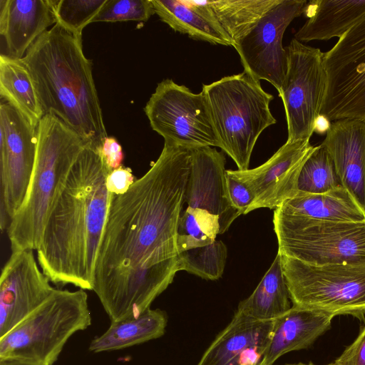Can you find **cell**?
Wrapping results in <instances>:
<instances>
[{
	"label": "cell",
	"mask_w": 365,
	"mask_h": 365,
	"mask_svg": "<svg viewBox=\"0 0 365 365\" xmlns=\"http://www.w3.org/2000/svg\"><path fill=\"white\" fill-rule=\"evenodd\" d=\"M168 317L165 312L148 309L137 317L111 322L108 329L89 345L93 353L123 349L162 336Z\"/></svg>",
	"instance_id": "obj_24"
},
{
	"label": "cell",
	"mask_w": 365,
	"mask_h": 365,
	"mask_svg": "<svg viewBox=\"0 0 365 365\" xmlns=\"http://www.w3.org/2000/svg\"><path fill=\"white\" fill-rule=\"evenodd\" d=\"M334 365H365V324L356 339L333 362Z\"/></svg>",
	"instance_id": "obj_33"
},
{
	"label": "cell",
	"mask_w": 365,
	"mask_h": 365,
	"mask_svg": "<svg viewBox=\"0 0 365 365\" xmlns=\"http://www.w3.org/2000/svg\"><path fill=\"white\" fill-rule=\"evenodd\" d=\"M56 0H0V35L4 55L22 58L31 46L56 24Z\"/></svg>",
	"instance_id": "obj_19"
},
{
	"label": "cell",
	"mask_w": 365,
	"mask_h": 365,
	"mask_svg": "<svg viewBox=\"0 0 365 365\" xmlns=\"http://www.w3.org/2000/svg\"><path fill=\"white\" fill-rule=\"evenodd\" d=\"M314 148L309 140L286 141L269 160L255 168L227 170L254 195L255 200L249 212L262 207L275 210L296 195L299 173Z\"/></svg>",
	"instance_id": "obj_16"
},
{
	"label": "cell",
	"mask_w": 365,
	"mask_h": 365,
	"mask_svg": "<svg viewBox=\"0 0 365 365\" xmlns=\"http://www.w3.org/2000/svg\"><path fill=\"white\" fill-rule=\"evenodd\" d=\"M91 324L85 290L56 289L46 302L0 338V359L53 365L69 338Z\"/></svg>",
	"instance_id": "obj_7"
},
{
	"label": "cell",
	"mask_w": 365,
	"mask_h": 365,
	"mask_svg": "<svg viewBox=\"0 0 365 365\" xmlns=\"http://www.w3.org/2000/svg\"><path fill=\"white\" fill-rule=\"evenodd\" d=\"M226 180L228 193L232 205L241 215L249 212L255 202V196L248 187L226 170Z\"/></svg>",
	"instance_id": "obj_32"
},
{
	"label": "cell",
	"mask_w": 365,
	"mask_h": 365,
	"mask_svg": "<svg viewBox=\"0 0 365 365\" xmlns=\"http://www.w3.org/2000/svg\"><path fill=\"white\" fill-rule=\"evenodd\" d=\"M282 270L281 255L272 264L250 297L240 302L237 310L259 321H273L292 307Z\"/></svg>",
	"instance_id": "obj_26"
},
{
	"label": "cell",
	"mask_w": 365,
	"mask_h": 365,
	"mask_svg": "<svg viewBox=\"0 0 365 365\" xmlns=\"http://www.w3.org/2000/svg\"><path fill=\"white\" fill-rule=\"evenodd\" d=\"M321 145L329 154L342 186L365 210V121H332Z\"/></svg>",
	"instance_id": "obj_18"
},
{
	"label": "cell",
	"mask_w": 365,
	"mask_h": 365,
	"mask_svg": "<svg viewBox=\"0 0 365 365\" xmlns=\"http://www.w3.org/2000/svg\"><path fill=\"white\" fill-rule=\"evenodd\" d=\"M292 306L365 319V263L314 265L281 255Z\"/></svg>",
	"instance_id": "obj_8"
},
{
	"label": "cell",
	"mask_w": 365,
	"mask_h": 365,
	"mask_svg": "<svg viewBox=\"0 0 365 365\" xmlns=\"http://www.w3.org/2000/svg\"><path fill=\"white\" fill-rule=\"evenodd\" d=\"M274 321L256 320L236 310L197 365H259L271 338Z\"/></svg>",
	"instance_id": "obj_17"
},
{
	"label": "cell",
	"mask_w": 365,
	"mask_h": 365,
	"mask_svg": "<svg viewBox=\"0 0 365 365\" xmlns=\"http://www.w3.org/2000/svg\"><path fill=\"white\" fill-rule=\"evenodd\" d=\"M334 317L296 307L274 321L271 338L259 365H272L282 355L309 347L330 329Z\"/></svg>",
	"instance_id": "obj_20"
},
{
	"label": "cell",
	"mask_w": 365,
	"mask_h": 365,
	"mask_svg": "<svg viewBox=\"0 0 365 365\" xmlns=\"http://www.w3.org/2000/svg\"><path fill=\"white\" fill-rule=\"evenodd\" d=\"M279 0L200 1L207 15L233 42L244 38Z\"/></svg>",
	"instance_id": "obj_27"
},
{
	"label": "cell",
	"mask_w": 365,
	"mask_h": 365,
	"mask_svg": "<svg viewBox=\"0 0 365 365\" xmlns=\"http://www.w3.org/2000/svg\"><path fill=\"white\" fill-rule=\"evenodd\" d=\"M306 0H279L244 38L234 43L244 71L265 80L279 91L287 70V53L282 46L286 29L302 15Z\"/></svg>",
	"instance_id": "obj_14"
},
{
	"label": "cell",
	"mask_w": 365,
	"mask_h": 365,
	"mask_svg": "<svg viewBox=\"0 0 365 365\" xmlns=\"http://www.w3.org/2000/svg\"><path fill=\"white\" fill-rule=\"evenodd\" d=\"M278 252L314 264L365 263V222L327 221L274 211Z\"/></svg>",
	"instance_id": "obj_9"
},
{
	"label": "cell",
	"mask_w": 365,
	"mask_h": 365,
	"mask_svg": "<svg viewBox=\"0 0 365 365\" xmlns=\"http://www.w3.org/2000/svg\"><path fill=\"white\" fill-rule=\"evenodd\" d=\"M155 13L174 31L197 41L233 46V42L207 15L200 1L151 0Z\"/></svg>",
	"instance_id": "obj_23"
},
{
	"label": "cell",
	"mask_w": 365,
	"mask_h": 365,
	"mask_svg": "<svg viewBox=\"0 0 365 365\" xmlns=\"http://www.w3.org/2000/svg\"><path fill=\"white\" fill-rule=\"evenodd\" d=\"M106 0H56V24L77 37L100 11Z\"/></svg>",
	"instance_id": "obj_30"
},
{
	"label": "cell",
	"mask_w": 365,
	"mask_h": 365,
	"mask_svg": "<svg viewBox=\"0 0 365 365\" xmlns=\"http://www.w3.org/2000/svg\"><path fill=\"white\" fill-rule=\"evenodd\" d=\"M0 365H41L36 363L16 360V359H0Z\"/></svg>",
	"instance_id": "obj_36"
},
{
	"label": "cell",
	"mask_w": 365,
	"mask_h": 365,
	"mask_svg": "<svg viewBox=\"0 0 365 365\" xmlns=\"http://www.w3.org/2000/svg\"><path fill=\"white\" fill-rule=\"evenodd\" d=\"M327 86L320 117L365 121V17L324 53Z\"/></svg>",
	"instance_id": "obj_12"
},
{
	"label": "cell",
	"mask_w": 365,
	"mask_h": 365,
	"mask_svg": "<svg viewBox=\"0 0 365 365\" xmlns=\"http://www.w3.org/2000/svg\"><path fill=\"white\" fill-rule=\"evenodd\" d=\"M37 128L9 103L0 105V226L7 230L21 207L32 175Z\"/></svg>",
	"instance_id": "obj_13"
},
{
	"label": "cell",
	"mask_w": 365,
	"mask_h": 365,
	"mask_svg": "<svg viewBox=\"0 0 365 365\" xmlns=\"http://www.w3.org/2000/svg\"><path fill=\"white\" fill-rule=\"evenodd\" d=\"M154 14L151 0H106L92 23L147 21Z\"/></svg>",
	"instance_id": "obj_31"
},
{
	"label": "cell",
	"mask_w": 365,
	"mask_h": 365,
	"mask_svg": "<svg viewBox=\"0 0 365 365\" xmlns=\"http://www.w3.org/2000/svg\"><path fill=\"white\" fill-rule=\"evenodd\" d=\"M101 153L110 173L122 166L123 160L122 147L114 137L107 136L103 140Z\"/></svg>",
	"instance_id": "obj_35"
},
{
	"label": "cell",
	"mask_w": 365,
	"mask_h": 365,
	"mask_svg": "<svg viewBox=\"0 0 365 365\" xmlns=\"http://www.w3.org/2000/svg\"><path fill=\"white\" fill-rule=\"evenodd\" d=\"M327 365H334V364H333V362H332V363L329 364H327Z\"/></svg>",
	"instance_id": "obj_38"
},
{
	"label": "cell",
	"mask_w": 365,
	"mask_h": 365,
	"mask_svg": "<svg viewBox=\"0 0 365 365\" xmlns=\"http://www.w3.org/2000/svg\"><path fill=\"white\" fill-rule=\"evenodd\" d=\"M101 148L88 143L82 150L46 222L37 262L53 284L93 289L112 195Z\"/></svg>",
	"instance_id": "obj_2"
},
{
	"label": "cell",
	"mask_w": 365,
	"mask_h": 365,
	"mask_svg": "<svg viewBox=\"0 0 365 365\" xmlns=\"http://www.w3.org/2000/svg\"><path fill=\"white\" fill-rule=\"evenodd\" d=\"M134 182L131 169L120 166L108 175L106 186L110 192L121 195L125 193Z\"/></svg>",
	"instance_id": "obj_34"
},
{
	"label": "cell",
	"mask_w": 365,
	"mask_h": 365,
	"mask_svg": "<svg viewBox=\"0 0 365 365\" xmlns=\"http://www.w3.org/2000/svg\"><path fill=\"white\" fill-rule=\"evenodd\" d=\"M88 143L56 116L42 117L37 126L36 155L29 188L6 230L12 252L37 250L51 211Z\"/></svg>",
	"instance_id": "obj_4"
},
{
	"label": "cell",
	"mask_w": 365,
	"mask_h": 365,
	"mask_svg": "<svg viewBox=\"0 0 365 365\" xmlns=\"http://www.w3.org/2000/svg\"><path fill=\"white\" fill-rule=\"evenodd\" d=\"M275 210L313 220L365 222V210L343 186L319 194L298 191Z\"/></svg>",
	"instance_id": "obj_22"
},
{
	"label": "cell",
	"mask_w": 365,
	"mask_h": 365,
	"mask_svg": "<svg viewBox=\"0 0 365 365\" xmlns=\"http://www.w3.org/2000/svg\"><path fill=\"white\" fill-rule=\"evenodd\" d=\"M190 171L178 230L179 254L213 243L241 215L227 189L225 158L210 146L190 149Z\"/></svg>",
	"instance_id": "obj_6"
},
{
	"label": "cell",
	"mask_w": 365,
	"mask_h": 365,
	"mask_svg": "<svg viewBox=\"0 0 365 365\" xmlns=\"http://www.w3.org/2000/svg\"><path fill=\"white\" fill-rule=\"evenodd\" d=\"M285 49L287 70L278 93L285 110L287 141L310 140L320 118L327 86L324 53L294 38Z\"/></svg>",
	"instance_id": "obj_11"
},
{
	"label": "cell",
	"mask_w": 365,
	"mask_h": 365,
	"mask_svg": "<svg viewBox=\"0 0 365 365\" xmlns=\"http://www.w3.org/2000/svg\"><path fill=\"white\" fill-rule=\"evenodd\" d=\"M22 60L31 73L43 115L56 116L87 142L101 147L108 135L82 38L56 24Z\"/></svg>",
	"instance_id": "obj_3"
},
{
	"label": "cell",
	"mask_w": 365,
	"mask_h": 365,
	"mask_svg": "<svg viewBox=\"0 0 365 365\" xmlns=\"http://www.w3.org/2000/svg\"><path fill=\"white\" fill-rule=\"evenodd\" d=\"M33 250L12 252L0 279V338L40 307L55 291Z\"/></svg>",
	"instance_id": "obj_15"
},
{
	"label": "cell",
	"mask_w": 365,
	"mask_h": 365,
	"mask_svg": "<svg viewBox=\"0 0 365 365\" xmlns=\"http://www.w3.org/2000/svg\"><path fill=\"white\" fill-rule=\"evenodd\" d=\"M0 94L37 128L43 114L31 73L22 58L0 55Z\"/></svg>",
	"instance_id": "obj_25"
},
{
	"label": "cell",
	"mask_w": 365,
	"mask_h": 365,
	"mask_svg": "<svg viewBox=\"0 0 365 365\" xmlns=\"http://www.w3.org/2000/svg\"><path fill=\"white\" fill-rule=\"evenodd\" d=\"M190 164V149L164 143L143 177L112 193L93 289L110 322L150 309L180 271L178 230Z\"/></svg>",
	"instance_id": "obj_1"
},
{
	"label": "cell",
	"mask_w": 365,
	"mask_h": 365,
	"mask_svg": "<svg viewBox=\"0 0 365 365\" xmlns=\"http://www.w3.org/2000/svg\"><path fill=\"white\" fill-rule=\"evenodd\" d=\"M202 91L220 148L231 157L238 170L249 169L258 138L277 123L269 108L273 96L245 71L204 84Z\"/></svg>",
	"instance_id": "obj_5"
},
{
	"label": "cell",
	"mask_w": 365,
	"mask_h": 365,
	"mask_svg": "<svg viewBox=\"0 0 365 365\" xmlns=\"http://www.w3.org/2000/svg\"><path fill=\"white\" fill-rule=\"evenodd\" d=\"M287 365H314L312 362H309L308 364H304V363H298V364H287Z\"/></svg>",
	"instance_id": "obj_37"
},
{
	"label": "cell",
	"mask_w": 365,
	"mask_h": 365,
	"mask_svg": "<svg viewBox=\"0 0 365 365\" xmlns=\"http://www.w3.org/2000/svg\"><path fill=\"white\" fill-rule=\"evenodd\" d=\"M304 13L307 20L295 39L307 43L340 38L365 17V0H312Z\"/></svg>",
	"instance_id": "obj_21"
},
{
	"label": "cell",
	"mask_w": 365,
	"mask_h": 365,
	"mask_svg": "<svg viewBox=\"0 0 365 365\" xmlns=\"http://www.w3.org/2000/svg\"><path fill=\"white\" fill-rule=\"evenodd\" d=\"M341 186L329 154L321 144L315 146L299 173L298 191L319 194Z\"/></svg>",
	"instance_id": "obj_28"
},
{
	"label": "cell",
	"mask_w": 365,
	"mask_h": 365,
	"mask_svg": "<svg viewBox=\"0 0 365 365\" xmlns=\"http://www.w3.org/2000/svg\"><path fill=\"white\" fill-rule=\"evenodd\" d=\"M227 256L226 245L216 240L208 245L180 253V269L205 279L216 280L223 274Z\"/></svg>",
	"instance_id": "obj_29"
},
{
	"label": "cell",
	"mask_w": 365,
	"mask_h": 365,
	"mask_svg": "<svg viewBox=\"0 0 365 365\" xmlns=\"http://www.w3.org/2000/svg\"><path fill=\"white\" fill-rule=\"evenodd\" d=\"M144 111L151 128L165 143L188 149L220 148L202 91L194 93L185 86L164 79L158 84Z\"/></svg>",
	"instance_id": "obj_10"
}]
</instances>
